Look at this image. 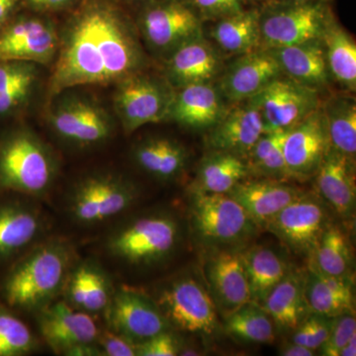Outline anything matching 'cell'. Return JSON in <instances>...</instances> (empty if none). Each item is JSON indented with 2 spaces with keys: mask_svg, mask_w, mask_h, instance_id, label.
Masks as SVG:
<instances>
[{
  "mask_svg": "<svg viewBox=\"0 0 356 356\" xmlns=\"http://www.w3.org/2000/svg\"><path fill=\"white\" fill-rule=\"evenodd\" d=\"M325 60L332 81L350 93L356 89V43L353 36L334 21L325 33Z\"/></svg>",
  "mask_w": 356,
  "mask_h": 356,
  "instance_id": "obj_35",
  "label": "cell"
},
{
  "mask_svg": "<svg viewBox=\"0 0 356 356\" xmlns=\"http://www.w3.org/2000/svg\"><path fill=\"white\" fill-rule=\"evenodd\" d=\"M48 121L60 140L79 147L103 144L114 130L108 112L97 102L81 96L60 98L49 112Z\"/></svg>",
  "mask_w": 356,
  "mask_h": 356,
  "instance_id": "obj_10",
  "label": "cell"
},
{
  "mask_svg": "<svg viewBox=\"0 0 356 356\" xmlns=\"http://www.w3.org/2000/svg\"><path fill=\"white\" fill-rule=\"evenodd\" d=\"M2 24H0V27H1Z\"/></svg>",
  "mask_w": 356,
  "mask_h": 356,
  "instance_id": "obj_51",
  "label": "cell"
},
{
  "mask_svg": "<svg viewBox=\"0 0 356 356\" xmlns=\"http://www.w3.org/2000/svg\"><path fill=\"white\" fill-rule=\"evenodd\" d=\"M316 187L339 216H353L355 210V159L327 147L318 165Z\"/></svg>",
  "mask_w": 356,
  "mask_h": 356,
  "instance_id": "obj_23",
  "label": "cell"
},
{
  "mask_svg": "<svg viewBox=\"0 0 356 356\" xmlns=\"http://www.w3.org/2000/svg\"><path fill=\"white\" fill-rule=\"evenodd\" d=\"M268 51L284 76L318 93L329 88L332 79L327 69L323 40L269 49Z\"/></svg>",
  "mask_w": 356,
  "mask_h": 356,
  "instance_id": "obj_26",
  "label": "cell"
},
{
  "mask_svg": "<svg viewBox=\"0 0 356 356\" xmlns=\"http://www.w3.org/2000/svg\"><path fill=\"white\" fill-rule=\"evenodd\" d=\"M287 132L288 130L262 134L245 158L248 175L271 179H290L283 149Z\"/></svg>",
  "mask_w": 356,
  "mask_h": 356,
  "instance_id": "obj_37",
  "label": "cell"
},
{
  "mask_svg": "<svg viewBox=\"0 0 356 356\" xmlns=\"http://www.w3.org/2000/svg\"><path fill=\"white\" fill-rule=\"evenodd\" d=\"M104 313L110 330L138 343L170 330L156 300L135 288L115 290Z\"/></svg>",
  "mask_w": 356,
  "mask_h": 356,
  "instance_id": "obj_14",
  "label": "cell"
},
{
  "mask_svg": "<svg viewBox=\"0 0 356 356\" xmlns=\"http://www.w3.org/2000/svg\"><path fill=\"white\" fill-rule=\"evenodd\" d=\"M116 84L114 109L127 135L147 124L166 122L175 89L165 76L142 70Z\"/></svg>",
  "mask_w": 356,
  "mask_h": 356,
  "instance_id": "obj_8",
  "label": "cell"
},
{
  "mask_svg": "<svg viewBox=\"0 0 356 356\" xmlns=\"http://www.w3.org/2000/svg\"><path fill=\"white\" fill-rule=\"evenodd\" d=\"M327 1H329V0H327Z\"/></svg>",
  "mask_w": 356,
  "mask_h": 356,
  "instance_id": "obj_52",
  "label": "cell"
},
{
  "mask_svg": "<svg viewBox=\"0 0 356 356\" xmlns=\"http://www.w3.org/2000/svg\"><path fill=\"white\" fill-rule=\"evenodd\" d=\"M60 38L49 21L14 15L0 27V60L44 65L57 55Z\"/></svg>",
  "mask_w": 356,
  "mask_h": 356,
  "instance_id": "obj_15",
  "label": "cell"
},
{
  "mask_svg": "<svg viewBox=\"0 0 356 356\" xmlns=\"http://www.w3.org/2000/svg\"><path fill=\"white\" fill-rule=\"evenodd\" d=\"M264 133L259 109L250 100H245L229 104L220 121L207 131L205 144L210 151L234 154L245 161Z\"/></svg>",
  "mask_w": 356,
  "mask_h": 356,
  "instance_id": "obj_20",
  "label": "cell"
},
{
  "mask_svg": "<svg viewBox=\"0 0 356 356\" xmlns=\"http://www.w3.org/2000/svg\"><path fill=\"white\" fill-rule=\"evenodd\" d=\"M38 341L16 312L0 300V356L30 355Z\"/></svg>",
  "mask_w": 356,
  "mask_h": 356,
  "instance_id": "obj_39",
  "label": "cell"
},
{
  "mask_svg": "<svg viewBox=\"0 0 356 356\" xmlns=\"http://www.w3.org/2000/svg\"><path fill=\"white\" fill-rule=\"evenodd\" d=\"M228 106L216 83L191 84L175 89L166 122L193 131H208Z\"/></svg>",
  "mask_w": 356,
  "mask_h": 356,
  "instance_id": "obj_21",
  "label": "cell"
},
{
  "mask_svg": "<svg viewBox=\"0 0 356 356\" xmlns=\"http://www.w3.org/2000/svg\"><path fill=\"white\" fill-rule=\"evenodd\" d=\"M189 3L205 20H219L243 10L242 0H189Z\"/></svg>",
  "mask_w": 356,
  "mask_h": 356,
  "instance_id": "obj_43",
  "label": "cell"
},
{
  "mask_svg": "<svg viewBox=\"0 0 356 356\" xmlns=\"http://www.w3.org/2000/svg\"><path fill=\"white\" fill-rule=\"evenodd\" d=\"M259 9H250L216 20L210 32L222 55H243L261 49Z\"/></svg>",
  "mask_w": 356,
  "mask_h": 356,
  "instance_id": "obj_31",
  "label": "cell"
},
{
  "mask_svg": "<svg viewBox=\"0 0 356 356\" xmlns=\"http://www.w3.org/2000/svg\"><path fill=\"white\" fill-rule=\"evenodd\" d=\"M86 275V303L83 311L86 313H104L108 307L115 290L109 276L102 266L95 261H83Z\"/></svg>",
  "mask_w": 356,
  "mask_h": 356,
  "instance_id": "obj_40",
  "label": "cell"
},
{
  "mask_svg": "<svg viewBox=\"0 0 356 356\" xmlns=\"http://www.w3.org/2000/svg\"><path fill=\"white\" fill-rule=\"evenodd\" d=\"M356 355V334L350 337V341L339 351V356H355Z\"/></svg>",
  "mask_w": 356,
  "mask_h": 356,
  "instance_id": "obj_49",
  "label": "cell"
},
{
  "mask_svg": "<svg viewBox=\"0 0 356 356\" xmlns=\"http://www.w3.org/2000/svg\"><path fill=\"white\" fill-rule=\"evenodd\" d=\"M143 1H147V0H143Z\"/></svg>",
  "mask_w": 356,
  "mask_h": 356,
  "instance_id": "obj_50",
  "label": "cell"
},
{
  "mask_svg": "<svg viewBox=\"0 0 356 356\" xmlns=\"http://www.w3.org/2000/svg\"><path fill=\"white\" fill-rule=\"evenodd\" d=\"M242 1H243V0H242Z\"/></svg>",
  "mask_w": 356,
  "mask_h": 356,
  "instance_id": "obj_53",
  "label": "cell"
},
{
  "mask_svg": "<svg viewBox=\"0 0 356 356\" xmlns=\"http://www.w3.org/2000/svg\"><path fill=\"white\" fill-rule=\"evenodd\" d=\"M227 331L236 339L254 343H273L275 325L264 308L250 302L227 317Z\"/></svg>",
  "mask_w": 356,
  "mask_h": 356,
  "instance_id": "obj_38",
  "label": "cell"
},
{
  "mask_svg": "<svg viewBox=\"0 0 356 356\" xmlns=\"http://www.w3.org/2000/svg\"><path fill=\"white\" fill-rule=\"evenodd\" d=\"M282 74L270 51L257 49L225 65L216 84L225 100L233 104L254 97Z\"/></svg>",
  "mask_w": 356,
  "mask_h": 356,
  "instance_id": "obj_17",
  "label": "cell"
},
{
  "mask_svg": "<svg viewBox=\"0 0 356 356\" xmlns=\"http://www.w3.org/2000/svg\"><path fill=\"white\" fill-rule=\"evenodd\" d=\"M250 283L252 302L261 305L289 268L284 259L271 248L254 247L243 254Z\"/></svg>",
  "mask_w": 356,
  "mask_h": 356,
  "instance_id": "obj_34",
  "label": "cell"
},
{
  "mask_svg": "<svg viewBox=\"0 0 356 356\" xmlns=\"http://www.w3.org/2000/svg\"><path fill=\"white\" fill-rule=\"evenodd\" d=\"M259 11L261 49L322 41L337 21L327 0H273Z\"/></svg>",
  "mask_w": 356,
  "mask_h": 356,
  "instance_id": "obj_4",
  "label": "cell"
},
{
  "mask_svg": "<svg viewBox=\"0 0 356 356\" xmlns=\"http://www.w3.org/2000/svg\"><path fill=\"white\" fill-rule=\"evenodd\" d=\"M156 302L170 327L192 334H212L217 331L214 300L194 278L173 280L161 290Z\"/></svg>",
  "mask_w": 356,
  "mask_h": 356,
  "instance_id": "obj_9",
  "label": "cell"
},
{
  "mask_svg": "<svg viewBox=\"0 0 356 356\" xmlns=\"http://www.w3.org/2000/svg\"><path fill=\"white\" fill-rule=\"evenodd\" d=\"M224 67V55L203 35L186 42L165 58L163 76L173 89L216 83Z\"/></svg>",
  "mask_w": 356,
  "mask_h": 356,
  "instance_id": "obj_18",
  "label": "cell"
},
{
  "mask_svg": "<svg viewBox=\"0 0 356 356\" xmlns=\"http://www.w3.org/2000/svg\"><path fill=\"white\" fill-rule=\"evenodd\" d=\"M305 297L310 311L325 317L355 312L350 280L322 273L311 261L306 273Z\"/></svg>",
  "mask_w": 356,
  "mask_h": 356,
  "instance_id": "obj_27",
  "label": "cell"
},
{
  "mask_svg": "<svg viewBox=\"0 0 356 356\" xmlns=\"http://www.w3.org/2000/svg\"><path fill=\"white\" fill-rule=\"evenodd\" d=\"M329 224L324 203L305 192L283 208L264 228L295 254L310 257Z\"/></svg>",
  "mask_w": 356,
  "mask_h": 356,
  "instance_id": "obj_13",
  "label": "cell"
},
{
  "mask_svg": "<svg viewBox=\"0 0 356 356\" xmlns=\"http://www.w3.org/2000/svg\"><path fill=\"white\" fill-rule=\"evenodd\" d=\"M280 355L283 356H312L315 355V351L292 341L281 350Z\"/></svg>",
  "mask_w": 356,
  "mask_h": 356,
  "instance_id": "obj_48",
  "label": "cell"
},
{
  "mask_svg": "<svg viewBox=\"0 0 356 356\" xmlns=\"http://www.w3.org/2000/svg\"><path fill=\"white\" fill-rule=\"evenodd\" d=\"M29 6L42 10H58L70 6L74 0H23Z\"/></svg>",
  "mask_w": 356,
  "mask_h": 356,
  "instance_id": "obj_46",
  "label": "cell"
},
{
  "mask_svg": "<svg viewBox=\"0 0 356 356\" xmlns=\"http://www.w3.org/2000/svg\"><path fill=\"white\" fill-rule=\"evenodd\" d=\"M248 177L245 159L226 152L210 151L199 165L192 189L210 193H229Z\"/></svg>",
  "mask_w": 356,
  "mask_h": 356,
  "instance_id": "obj_33",
  "label": "cell"
},
{
  "mask_svg": "<svg viewBox=\"0 0 356 356\" xmlns=\"http://www.w3.org/2000/svg\"><path fill=\"white\" fill-rule=\"evenodd\" d=\"M138 28L147 48L165 58L192 39L203 36V21L189 2L147 0Z\"/></svg>",
  "mask_w": 356,
  "mask_h": 356,
  "instance_id": "obj_7",
  "label": "cell"
},
{
  "mask_svg": "<svg viewBox=\"0 0 356 356\" xmlns=\"http://www.w3.org/2000/svg\"><path fill=\"white\" fill-rule=\"evenodd\" d=\"M133 156L140 170L161 181L179 177L188 161L184 145L163 137L143 140L134 149Z\"/></svg>",
  "mask_w": 356,
  "mask_h": 356,
  "instance_id": "obj_29",
  "label": "cell"
},
{
  "mask_svg": "<svg viewBox=\"0 0 356 356\" xmlns=\"http://www.w3.org/2000/svg\"><path fill=\"white\" fill-rule=\"evenodd\" d=\"M178 233L177 222L168 215L140 217L112 231L107 238L106 250L126 264H152L172 254Z\"/></svg>",
  "mask_w": 356,
  "mask_h": 356,
  "instance_id": "obj_6",
  "label": "cell"
},
{
  "mask_svg": "<svg viewBox=\"0 0 356 356\" xmlns=\"http://www.w3.org/2000/svg\"><path fill=\"white\" fill-rule=\"evenodd\" d=\"M43 229L41 213L31 204L14 198L0 200V264L25 252Z\"/></svg>",
  "mask_w": 356,
  "mask_h": 356,
  "instance_id": "obj_25",
  "label": "cell"
},
{
  "mask_svg": "<svg viewBox=\"0 0 356 356\" xmlns=\"http://www.w3.org/2000/svg\"><path fill=\"white\" fill-rule=\"evenodd\" d=\"M64 238H53L22 252L0 277V300L15 312L37 313L64 291L74 261Z\"/></svg>",
  "mask_w": 356,
  "mask_h": 356,
  "instance_id": "obj_2",
  "label": "cell"
},
{
  "mask_svg": "<svg viewBox=\"0 0 356 356\" xmlns=\"http://www.w3.org/2000/svg\"><path fill=\"white\" fill-rule=\"evenodd\" d=\"M310 261L322 273L348 278L353 255L350 240L341 227L329 224L312 252Z\"/></svg>",
  "mask_w": 356,
  "mask_h": 356,
  "instance_id": "obj_36",
  "label": "cell"
},
{
  "mask_svg": "<svg viewBox=\"0 0 356 356\" xmlns=\"http://www.w3.org/2000/svg\"><path fill=\"white\" fill-rule=\"evenodd\" d=\"M36 315L40 334L57 355H65L76 346L97 343L100 330L92 315L65 300L51 302Z\"/></svg>",
  "mask_w": 356,
  "mask_h": 356,
  "instance_id": "obj_16",
  "label": "cell"
},
{
  "mask_svg": "<svg viewBox=\"0 0 356 356\" xmlns=\"http://www.w3.org/2000/svg\"><path fill=\"white\" fill-rule=\"evenodd\" d=\"M306 274L288 271L286 276L269 293L261 307L271 318L276 329L293 332L310 311L305 297Z\"/></svg>",
  "mask_w": 356,
  "mask_h": 356,
  "instance_id": "obj_28",
  "label": "cell"
},
{
  "mask_svg": "<svg viewBox=\"0 0 356 356\" xmlns=\"http://www.w3.org/2000/svg\"><path fill=\"white\" fill-rule=\"evenodd\" d=\"M327 128L329 145L339 153L355 159L356 102L355 96L344 92L330 96L321 103Z\"/></svg>",
  "mask_w": 356,
  "mask_h": 356,
  "instance_id": "obj_32",
  "label": "cell"
},
{
  "mask_svg": "<svg viewBox=\"0 0 356 356\" xmlns=\"http://www.w3.org/2000/svg\"><path fill=\"white\" fill-rule=\"evenodd\" d=\"M191 213L199 236L218 245L242 240L254 226L242 206L228 193L192 189Z\"/></svg>",
  "mask_w": 356,
  "mask_h": 356,
  "instance_id": "obj_11",
  "label": "cell"
},
{
  "mask_svg": "<svg viewBox=\"0 0 356 356\" xmlns=\"http://www.w3.org/2000/svg\"><path fill=\"white\" fill-rule=\"evenodd\" d=\"M19 0H0V24L3 25L15 15Z\"/></svg>",
  "mask_w": 356,
  "mask_h": 356,
  "instance_id": "obj_47",
  "label": "cell"
},
{
  "mask_svg": "<svg viewBox=\"0 0 356 356\" xmlns=\"http://www.w3.org/2000/svg\"><path fill=\"white\" fill-rule=\"evenodd\" d=\"M139 195L136 184L123 175L91 173L72 187L67 211L74 222L92 226L123 214L137 202Z\"/></svg>",
  "mask_w": 356,
  "mask_h": 356,
  "instance_id": "obj_5",
  "label": "cell"
},
{
  "mask_svg": "<svg viewBox=\"0 0 356 356\" xmlns=\"http://www.w3.org/2000/svg\"><path fill=\"white\" fill-rule=\"evenodd\" d=\"M356 334V320L353 313L343 314L334 318L331 332L324 344L321 346V353L325 356H339V351Z\"/></svg>",
  "mask_w": 356,
  "mask_h": 356,
  "instance_id": "obj_42",
  "label": "cell"
},
{
  "mask_svg": "<svg viewBox=\"0 0 356 356\" xmlns=\"http://www.w3.org/2000/svg\"><path fill=\"white\" fill-rule=\"evenodd\" d=\"M58 170L57 154L31 129L13 126L0 132V194L43 197Z\"/></svg>",
  "mask_w": 356,
  "mask_h": 356,
  "instance_id": "obj_3",
  "label": "cell"
},
{
  "mask_svg": "<svg viewBox=\"0 0 356 356\" xmlns=\"http://www.w3.org/2000/svg\"><path fill=\"white\" fill-rule=\"evenodd\" d=\"M334 318L314 313L293 331L292 341L316 351L324 344L331 332Z\"/></svg>",
  "mask_w": 356,
  "mask_h": 356,
  "instance_id": "obj_41",
  "label": "cell"
},
{
  "mask_svg": "<svg viewBox=\"0 0 356 356\" xmlns=\"http://www.w3.org/2000/svg\"><path fill=\"white\" fill-rule=\"evenodd\" d=\"M207 276L215 305L226 317L252 302L242 252L215 254L208 264Z\"/></svg>",
  "mask_w": 356,
  "mask_h": 356,
  "instance_id": "obj_24",
  "label": "cell"
},
{
  "mask_svg": "<svg viewBox=\"0 0 356 356\" xmlns=\"http://www.w3.org/2000/svg\"><path fill=\"white\" fill-rule=\"evenodd\" d=\"M327 147L329 138L320 106L288 130L283 149L290 179L314 177Z\"/></svg>",
  "mask_w": 356,
  "mask_h": 356,
  "instance_id": "obj_19",
  "label": "cell"
},
{
  "mask_svg": "<svg viewBox=\"0 0 356 356\" xmlns=\"http://www.w3.org/2000/svg\"><path fill=\"white\" fill-rule=\"evenodd\" d=\"M58 51L49 86L53 97L77 86L118 83L146 67L133 28L116 8L99 0H86L60 39Z\"/></svg>",
  "mask_w": 356,
  "mask_h": 356,
  "instance_id": "obj_1",
  "label": "cell"
},
{
  "mask_svg": "<svg viewBox=\"0 0 356 356\" xmlns=\"http://www.w3.org/2000/svg\"><path fill=\"white\" fill-rule=\"evenodd\" d=\"M37 64L21 60H0V121L21 113L38 83Z\"/></svg>",
  "mask_w": 356,
  "mask_h": 356,
  "instance_id": "obj_30",
  "label": "cell"
},
{
  "mask_svg": "<svg viewBox=\"0 0 356 356\" xmlns=\"http://www.w3.org/2000/svg\"><path fill=\"white\" fill-rule=\"evenodd\" d=\"M97 343L103 356H138L139 343L110 329L100 331Z\"/></svg>",
  "mask_w": 356,
  "mask_h": 356,
  "instance_id": "obj_44",
  "label": "cell"
},
{
  "mask_svg": "<svg viewBox=\"0 0 356 356\" xmlns=\"http://www.w3.org/2000/svg\"><path fill=\"white\" fill-rule=\"evenodd\" d=\"M180 355V344L170 330L139 343L138 356H175Z\"/></svg>",
  "mask_w": 356,
  "mask_h": 356,
  "instance_id": "obj_45",
  "label": "cell"
},
{
  "mask_svg": "<svg viewBox=\"0 0 356 356\" xmlns=\"http://www.w3.org/2000/svg\"><path fill=\"white\" fill-rule=\"evenodd\" d=\"M305 191L284 180L259 178L238 182L229 195L242 206L254 226L266 227L275 215Z\"/></svg>",
  "mask_w": 356,
  "mask_h": 356,
  "instance_id": "obj_22",
  "label": "cell"
},
{
  "mask_svg": "<svg viewBox=\"0 0 356 356\" xmlns=\"http://www.w3.org/2000/svg\"><path fill=\"white\" fill-rule=\"evenodd\" d=\"M259 109L264 132L287 131L321 106V93L284 74L250 98Z\"/></svg>",
  "mask_w": 356,
  "mask_h": 356,
  "instance_id": "obj_12",
  "label": "cell"
}]
</instances>
